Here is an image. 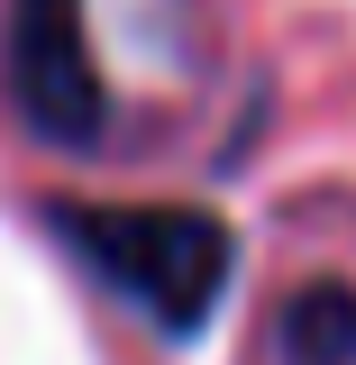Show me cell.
<instances>
[{
    "label": "cell",
    "instance_id": "2",
    "mask_svg": "<svg viewBox=\"0 0 356 365\" xmlns=\"http://www.w3.org/2000/svg\"><path fill=\"white\" fill-rule=\"evenodd\" d=\"M9 101L19 119L55 146H91L101 137V73H91V37H83V0H9Z\"/></svg>",
    "mask_w": 356,
    "mask_h": 365
},
{
    "label": "cell",
    "instance_id": "3",
    "mask_svg": "<svg viewBox=\"0 0 356 365\" xmlns=\"http://www.w3.org/2000/svg\"><path fill=\"white\" fill-rule=\"evenodd\" d=\"M274 356L283 365H356V292L347 283H311L274 319Z\"/></svg>",
    "mask_w": 356,
    "mask_h": 365
},
{
    "label": "cell",
    "instance_id": "1",
    "mask_svg": "<svg viewBox=\"0 0 356 365\" xmlns=\"http://www.w3.org/2000/svg\"><path fill=\"white\" fill-rule=\"evenodd\" d=\"M55 220H64V247L91 256V274L119 302H137L156 329L183 338L210 319V302L228 283L220 220H201V210H55Z\"/></svg>",
    "mask_w": 356,
    "mask_h": 365
}]
</instances>
